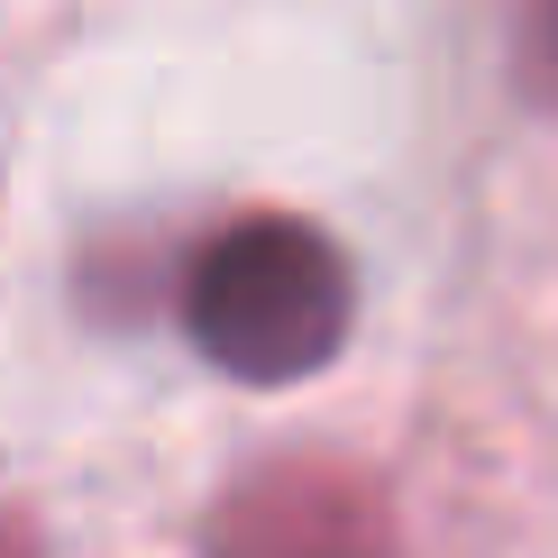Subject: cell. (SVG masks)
I'll return each instance as SVG.
<instances>
[{"label":"cell","instance_id":"1","mask_svg":"<svg viewBox=\"0 0 558 558\" xmlns=\"http://www.w3.org/2000/svg\"><path fill=\"white\" fill-rule=\"evenodd\" d=\"M357 275L330 229L293 211L229 220L183 275V330L239 385H302L348 348Z\"/></svg>","mask_w":558,"mask_h":558},{"label":"cell","instance_id":"2","mask_svg":"<svg viewBox=\"0 0 558 558\" xmlns=\"http://www.w3.org/2000/svg\"><path fill=\"white\" fill-rule=\"evenodd\" d=\"M202 558H403L385 485L348 458H275L211 513Z\"/></svg>","mask_w":558,"mask_h":558},{"label":"cell","instance_id":"3","mask_svg":"<svg viewBox=\"0 0 558 558\" xmlns=\"http://www.w3.org/2000/svg\"><path fill=\"white\" fill-rule=\"evenodd\" d=\"M522 83L558 110V0H522Z\"/></svg>","mask_w":558,"mask_h":558}]
</instances>
